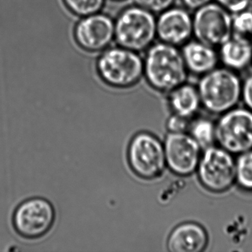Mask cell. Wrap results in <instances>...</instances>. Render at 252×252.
<instances>
[{
    "instance_id": "1",
    "label": "cell",
    "mask_w": 252,
    "mask_h": 252,
    "mask_svg": "<svg viewBox=\"0 0 252 252\" xmlns=\"http://www.w3.org/2000/svg\"><path fill=\"white\" fill-rule=\"evenodd\" d=\"M189 74L181 48L158 41L145 51L144 76L156 91L169 93L185 83Z\"/></svg>"
},
{
    "instance_id": "2",
    "label": "cell",
    "mask_w": 252,
    "mask_h": 252,
    "mask_svg": "<svg viewBox=\"0 0 252 252\" xmlns=\"http://www.w3.org/2000/svg\"><path fill=\"white\" fill-rule=\"evenodd\" d=\"M242 85L237 72L222 66L200 76L197 88L203 107L213 114H222L238 104Z\"/></svg>"
},
{
    "instance_id": "3",
    "label": "cell",
    "mask_w": 252,
    "mask_h": 252,
    "mask_svg": "<svg viewBox=\"0 0 252 252\" xmlns=\"http://www.w3.org/2000/svg\"><path fill=\"white\" fill-rule=\"evenodd\" d=\"M96 70L100 79L112 88H132L144 76V58L119 45L109 47L97 59Z\"/></svg>"
},
{
    "instance_id": "4",
    "label": "cell",
    "mask_w": 252,
    "mask_h": 252,
    "mask_svg": "<svg viewBox=\"0 0 252 252\" xmlns=\"http://www.w3.org/2000/svg\"><path fill=\"white\" fill-rule=\"evenodd\" d=\"M114 22L115 40L119 46L141 53L157 39L156 15L135 4L121 11Z\"/></svg>"
},
{
    "instance_id": "5",
    "label": "cell",
    "mask_w": 252,
    "mask_h": 252,
    "mask_svg": "<svg viewBox=\"0 0 252 252\" xmlns=\"http://www.w3.org/2000/svg\"><path fill=\"white\" fill-rule=\"evenodd\" d=\"M127 158L134 173L143 179L159 178L166 169L163 144L149 132H140L131 140Z\"/></svg>"
},
{
    "instance_id": "6",
    "label": "cell",
    "mask_w": 252,
    "mask_h": 252,
    "mask_svg": "<svg viewBox=\"0 0 252 252\" xmlns=\"http://www.w3.org/2000/svg\"><path fill=\"white\" fill-rule=\"evenodd\" d=\"M215 138L220 147L231 154L252 150V111L232 108L220 118L215 125Z\"/></svg>"
},
{
    "instance_id": "7",
    "label": "cell",
    "mask_w": 252,
    "mask_h": 252,
    "mask_svg": "<svg viewBox=\"0 0 252 252\" xmlns=\"http://www.w3.org/2000/svg\"><path fill=\"white\" fill-rule=\"evenodd\" d=\"M193 38L219 48L232 36V14L213 1L192 14Z\"/></svg>"
},
{
    "instance_id": "8",
    "label": "cell",
    "mask_w": 252,
    "mask_h": 252,
    "mask_svg": "<svg viewBox=\"0 0 252 252\" xmlns=\"http://www.w3.org/2000/svg\"><path fill=\"white\" fill-rule=\"evenodd\" d=\"M197 169L200 183L209 191L222 192L235 182V160L222 147L206 148L200 156Z\"/></svg>"
},
{
    "instance_id": "9",
    "label": "cell",
    "mask_w": 252,
    "mask_h": 252,
    "mask_svg": "<svg viewBox=\"0 0 252 252\" xmlns=\"http://www.w3.org/2000/svg\"><path fill=\"white\" fill-rule=\"evenodd\" d=\"M55 220V209L51 202L42 197H33L25 200L17 208L13 223L22 237L37 239L49 232Z\"/></svg>"
},
{
    "instance_id": "10",
    "label": "cell",
    "mask_w": 252,
    "mask_h": 252,
    "mask_svg": "<svg viewBox=\"0 0 252 252\" xmlns=\"http://www.w3.org/2000/svg\"><path fill=\"white\" fill-rule=\"evenodd\" d=\"M79 48L87 52H102L115 40V22L101 12L81 17L73 31Z\"/></svg>"
},
{
    "instance_id": "11",
    "label": "cell",
    "mask_w": 252,
    "mask_h": 252,
    "mask_svg": "<svg viewBox=\"0 0 252 252\" xmlns=\"http://www.w3.org/2000/svg\"><path fill=\"white\" fill-rule=\"evenodd\" d=\"M166 166L174 173L188 176L197 169L201 147L187 132H169L163 143Z\"/></svg>"
},
{
    "instance_id": "12",
    "label": "cell",
    "mask_w": 252,
    "mask_h": 252,
    "mask_svg": "<svg viewBox=\"0 0 252 252\" xmlns=\"http://www.w3.org/2000/svg\"><path fill=\"white\" fill-rule=\"evenodd\" d=\"M156 36L159 42L181 48L193 38L191 11L183 6H174L158 14Z\"/></svg>"
},
{
    "instance_id": "13",
    "label": "cell",
    "mask_w": 252,
    "mask_h": 252,
    "mask_svg": "<svg viewBox=\"0 0 252 252\" xmlns=\"http://www.w3.org/2000/svg\"><path fill=\"white\" fill-rule=\"evenodd\" d=\"M180 48L189 73L200 77L218 67L219 54L215 47L194 39Z\"/></svg>"
},
{
    "instance_id": "14",
    "label": "cell",
    "mask_w": 252,
    "mask_h": 252,
    "mask_svg": "<svg viewBox=\"0 0 252 252\" xmlns=\"http://www.w3.org/2000/svg\"><path fill=\"white\" fill-rule=\"evenodd\" d=\"M209 242L207 232L199 224L184 222L169 234L167 247L171 252H201Z\"/></svg>"
},
{
    "instance_id": "15",
    "label": "cell",
    "mask_w": 252,
    "mask_h": 252,
    "mask_svg": "<svg viewBox=\"0 0 252 252\" xmlns=\"http://www.w3.org/2000/svg\"><path fill=\"white\" fill-rule=\"evenodd\" d=\"M218 48L220 63L223 67L239 72L252 65V41L232 35Z\"/></svg>"
},
{
    "instance_id": "16",
    "label": "cell",
    "mask_w": 252,
    "mask_h": 252,
    "mask_svg": "<svg viewBox=\"0 0 252 252\" xmlns=\"http://www.w3.org/2000/svg\"><path fill=\"white\" fill-rule=\"evenodd\" d=\"M169 94V105L175 114L190 119L198 111L201 105L197 87L187 82Z\"/></svg>"
},
{
    "instance_id": "17",
    "label": "cell",
    "mask_w": 252,
    "mask_h": 252,
    "mask_svg": "<svg viewBox=\"0 0 252 252\" xmlns=\"http://www.w3.org/2000/svg\"><path fill=\"white\" fill-rule=\"evenodd\" d=\"M190 135L203 149L213 146L216 141L215 125L208 119H198L190 125Z\"/></svg>"
},
{
    "instance_id": "18",
    "label": "cell",
    "mask_w": 252,
    "mask_h": 252,
    "mask_svg": "<svg viewBox=\"0 0 252 252\" xmlns=\"http://www.w3.org/2000/svg\"><path fill=\"white\" fill-rule=\"evenodd\" d=\"M235 182L240 188L252 191V150L241 153L236 160Z\"/></svg>"
},
{
    "instance_id": "19",
    "label": "cell",
    "mask_w": 252,
    "mask_h": 252,
    "mask_svg": "<svg viewBox=\"0 0 252 252\" xmlns=\"http://www.w3.org/2000/svg\"><path fill=\"white\" fill-rule=\"evenodd\" d=\"M66 8L79 17L101 12L105 0H63Z\"/></svg>"
},
{
    "instance_id": "20",
    "label": "cell",
    "mask_w": 252,
    "mask_h": 252,
    "mask_svg": "<svg viewBox=\"0 0 252 252\" xmlns=\"http://www.w3.org/2000/svg\"><path fill=\"white\" fill-rule=\"evenodd\" d=\"M232 35L252 42V10H244L232 14Z\"/></svg>"
},
{
    "instance_id": "21",
    "label": "cell",
    "mask_w": 252,
    "mask_h": 252,
    "mask_svg": "<svg viewBox=\"0 0 252 252\" xmlns=\"http://www.w3.org/2000/svg\"><path fill=\"white\" fill-rule=\"evenodd\" d=\"M134 4L153 13L155 15L160 14L175 5L176 0H133Z\"/></svg>"
},
{
    "instance_id": "22",
    "label": "cell",
    "mask_w": 252,
    "mask_h": 252,
    "mask_svg": "<svg viewBox=\"0 0 252 252\" xmlns=\"http://www.w3.org/2000/svg\"><path fill=\"white\" fill-rule=\"evenodd\" d=\"M215 1L231 14L249 9L252 5V0H215Z\"/></svg>"
},
{
    "instance_id": "23",
    "label": "cell",
    "mask_w": 252,
    "mask_h": 252,
    "mask_svg": "<svg viewBox=\"0 0 252 252\" xmlns=\"http://www.w3.org/2000/svg\"><path fill=\"white\" fill-rule=\"evenodd\" d=\"M189 119L174 113L167 122V129L169 132H186L189 129Z\"/></svg>"
},
{
    "instance_id": "24",
    "label": "cell",
    "mask_w": 252,
    "mask_h": 252,
    "mask_svg": "<svg viewBox=\"0 0 252 252\" xmlns=\"http://www.w3.org/2000/svg\"><path fill=\"white\" fill-rule=\"evenodd\" d=\"M241 98L247 108L252 111V74L249 75L243 82Z\"/></svg>"
},
{
    "instance_id": "25",
    "label": "cell",
    "mask_w": 252,
    "mask_h": 252,
    "mask_svg": "<svg viewBox=\"0 0 252 252\" xmlns=\"http://www.w3.org/2000/svg\"><path fill=\"white\" fill-rule=\"evenodd\" d=\"M183 7L190 11H194L210 2L214 0H180Z\"/></svg>"
},
{
    "instance_id": "26",
    "label": "cell",
    "mask_w": 252,
    "mask_h": 252,
    "mask_svg": "<svg viewBox=\"0 0 252 252\" xmlns=\"http://www.w3.org/2000/svg\"><path fill=\"white\" fill-rule=\"evenodd\" d=\"M113 1H124V0H113Z\"/></svg>"
},
{
    "instance_id": "27",
    "label": "cell",
    "mask_w": 252,
    "mask_h": 252,
    "mask_svg": "<svg viewBox=\"0 0 252 252\" xmlns=\"http://www.w3.org/2000/svg\"></svg>"
}]
</instances>
